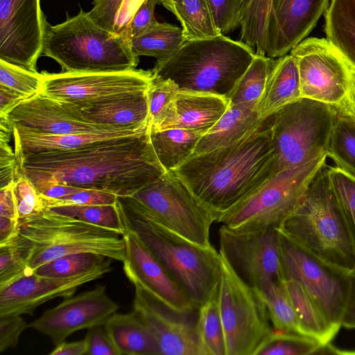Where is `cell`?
<instances>
[{"label":"cell","mask_w":355,"mask_h":355,"mask_svg":"<svg viewBox=\"0 0 355 355\" xmlns=\"http://www.w3.org/2000/svg\"><path fill=\"white\" fill-rule=\"evenodd\" d=\"M40 193L56 184L132 196L166 171L146 131L67 151L29 155L17 160Z\"/></svg>","instance_id":"obj_1"},{"label":"cell","mask_w":355,"mask_h":355,"mask_svg":"<svg viewBox=\"0 0 355 355\" xmlns=\"http://www.w3.org/2000/svg\"><path fill=\"white\" fill-rule=\"evenodd\" d=\"M270 121L271 115L237 142L191 156L172 171L216 222L276 175Z\"/></svg>","instance_id":"obj_2"},{"label":"cell","mask_w":355,"mask_h":355,"mask_svg":"<svg viewBox=\"0 0 355 355\" xmlns=\"http://www.w3.org/2000/svg\"><path fill=\"white\" fill-rule=\"evenodd\" d=\"M116 205L123 226L139 236L198 310L218 285L219 252L212 245L200 247L168 231L132 196H118Z\"/></svg>","instance_id":"obj_3"},{"label":"cell","mask_w":355,"mask_h":355,"mask_svg":"<svg viewBox=\"0 0 355 355\" xmlns=\"http://www.w3.org/2000/svg\"><path fill=\"white\" fill-rule=\"evenodd\" d=\"M256 55L242 41L220 35L187 40L171 57L156 61L154 75L173 80L180 90L215 94L229 99Z\"/></svg>","instance_id":"obj_4"},{"label":"cell","mask_w":355,"mask_h":355,"mask_svg":"<svg viewBox=\"0 0 355 355\" xmlns=\"http://www.w3.org/2000/svg\"><path fill=\"white\" fill-rule=\"evenodd\" d=\"M277 228L324 261L350 272L355 270V247L326 166L300 206Z\"/></svg>","instance_id":"obj_5"},{"label":"cell","mask_w":355,"mask_h":355,"mask_svg":"<svg viewBox=\"0 0 355 355\" xmlns=\"http://www.w3.org/2000/svg\"><path fill=\"white\" fill-rule=\"evenodd\" d=\"M42 54L67 73L129 71L139 62L129 35L103 28L81 8L64 22L49 26Z\"/></svg>","instance_id":"obj_6"},{"label":"cell","mask_w":355,"mask_h":355,"mask_svg":"<svg viewBox=\"0 0 355 355\" xmlns=\"http://www.w3.org/2000/svg\"><path fill=\"white\" fill-rule=\"evenodd\" d=\"M19 234L31 248L28 272L63 256L93 252L123 262L125 243L112 230L58 214L46 207L37 215L19 220Z\"/></svg>","instance_id":"obj_7"},{"label":"cell","mask_w":355,"mask_h":355,"mask_svg":"<svg viewBox=\"0 0 355 355\" xmlns=\"http://www.w3.org/2000/svg\"><path fill=\"white\" fill-rule=\"evenodd\" d=\"M327 153L299 166L283 170L217 222L238 233H250L278 226L303 201L318 173L326 166Z\"/></svg>","instance_id":"obj_8"},{"label":"cell","mask_w":355,"mask_h":355,"mask_svg":"<svg viewBox=\"0 0 355 355\" xmlns=\"http://www.w3.org/2000/svg\"><path fill=\"white\" fill-rule=\"evenodd\" d=\"M338 112L331 106L300 98L271 114L276 174L327 153Z\"/></svg>","instance_id":"obj_9"},{"label":"cell","mask_w":355,"mask_h":355,"mask_svg":"<svg viewBox=\"0 0 355 355\" xmlns=\"http://www.w3.org/2000/svg\"><path fill=\"white\" fill-rule=\"evenodd\" d=\"M218 298L225 355H256L274 331L265 302L245 282L219 250Z\"/></svg>","instance_id":"obj_10"},{"label":"cell","mask_w":355,"mask_h":355,"mask_svg":"<svg viewBox=\"0 0 355 355\" xmlns=\"http://www.w3.org/2000/svg\"><path fill=\"white\" fill-rule=\"evenodd\" d=\"M290 52L297 62L302 98L329 105L339 114L355 116L352 96L355 69L327 39H304Z\"/></svg>","instance_id":"obj_11"},{"label":"cell","mask_w":355,"mask_h":355,"mask_svg":"<svg viewBox=\"0 0 355 355\" xmlns=\"http://www.w3.org/2000/svg\"><path fill=\"white\" fill-rule=\"evenodd\" d=\"M132 197L168 231L200 247L211 246L209 232L215 216L173 172L165 173Z\"/></svg>","instance_id":"obj_12"},{"label":"cell","mask_w":355,"mask_h":355,"mask_svg":"<svg viewBox=\"0 0 355 355\" xmlns=\"http://www.w3.org/2000/svg\"><path fill=\"white\" fill-rule=\"evenodd\" d=\"M280 234L285 280L295 279L300 281L320 305L330 322L340 329L351 288V272L324 261Z\"/></svg>","instance_id":"obj_13"},{"label":"cell","mask_w":355,"mask_h":355,"mask_svg":"<svg viewBox=\"0 0 355 355\" xmlns=\"http://www.w3.org/2000/svg\"><path fill=\"white\" fill-rule=\"evenodd\" d=\"M42 93L76 110H86L111 99L149 89L152 70L50 73L42 71Z\"/></svg>","instance_id":"obj_14"},{"label":"cell","mask_w":355,"mask_h":355,"mask_svg":"<svg viewBox=\"0 0 355 355\" xmlns=\"http://www.w3.org/2000/svg\"><path fill=\"white\" fill-rule=\"evenodd\" d=\"M219 237L220 250L239 276L252 288L260 291L273 281L285 280L277 226L238 233L223 225Z\"/></svg>","instance_id":"obj_15"},{"label":"cell","mask_w":355,"mask_h":355,"mask_svg":"<svg viewBox=\"0 0 355 355\" xmlns=\"http://www.w3.org/2000/svg\"><path fill=\"white\" fill-rule=\"evenodd\" d=\"M49 26L40 0H0V60L37 71Z\"/></svg>","instance_id":"obj_16"},{"label":"cell","mask_w":355,"mask_h":355,"mask_svg":"<svg viewBox=\"0 0 355 355\" xmlns=\"http://www.w3.org/2000/svg\"><path fill=\"white\" fill-rule=\"evenodd\" d=\"M119 308L107 295L105 286L97 285L92 290L65 297L28 327L46 335L58 345L77 331L103 326Z\"/></svg>","instance_id":"obj_17"},{"label":"cell","mask_w":355,"mask_h":355,"mask_svg":"<svg viewBox=\"0 0 355 355\" xmlns=\"http://www.w3.org/2000/svg\"><path fill=\"white\" fill-rule=\"evenodd\" d=\"M133 285V310L153 334L160 355H206L192 314L176 312Z\"/></svg>","instance_id":"obj_18"},{"label":"cell","mask_w":355,"mask_h":355,"mask_svg":"<svg viewBox=\"0 0 355 355\" xmlns=\"http://www.w3.org/2000/svg\"><path fill=\"white\" fill-rule=\"evenodd\" d=\"M113 259L107 257L101 266L67 277H51L33 273L0 290V317L28 314L55 297L72 296L77 288L110 272Z\"/></svg>","instance_id":"obj_19"},{"label":"cell","mask_w":355,"mask_h":355,"mask_svg":"<svg viewBox=\"0 0 355 355\" xmlns=\"http://www.w3.org/2000/svg\"><path fill=\"white\" fill-rule=\"evenodd\" d=\"M123 227L125 243L123 270L132 284H139L176 312L193 314L198 311L180 285L139 236L131 230Z\"/></svg>","instance_id":"obj_20"},{"label":"cell","mask_w":355,"mask_h":355,"mask_svg":"<svg viewBox=\"0 0 355 355\" xmlns=\"http://www.w3.org/2000/svg\"><path fill=\"white\" fill-rule=\"evenodd\" d=\"M6 117L12 125L24 130L47 135L114 131L110 128L87 122L64 104L42 92L26 99Z\"/></svg>","instance_id":"obj_21"},{"label":"cell","mask_w":355,"mask_h":355,"mask_svg":"<svg viewBox=\"0 0 355 355\" xmlns=\"http://www.w3.org/2000/svg\"><path fill=\"white\" fill-rule=\"evenodd\" d=\"M329 0H272L269 58L286 55L325 12Z\"/></svg>","instance_id":"obj_22"},{"label":"cell","mask_w":355,"mask_h":355,"mask_svg":"<svg viewBox=\"0 0 355 355\" xmlns=\"http://www.w3.org/2000/svg\"><path fill=\"white\" fill-rule=\"evenodd\" d=\"M148 91L121 96L76 111L87 122L101 126L117 130H144L150 125Z\"/></svg>","instance_id":"obj_23"},{"label":"cell","mask_w":355,"mask_h":355,"mask_svg":"<svg viewBox=\"0 0 355 355\" xmlns=\"http://www.w3.org/2000/svg\"><path fill=\"white\" fill-rule=\"evenodd\" d=\"M149 127L140 130H105L65 135L41 134L14 128V150L18 160L26 155L71 150L105 139L139 134Z\"/></svg>","instance_id":"obj_24"},{"label":"cell","mask_w":355,"mask_h":355,"mask_svg":"<svg viewBox=\"0 0 355 355\" xmlns=\"http://www.w3.org/2000/svg\"><path fill=\"white\" fill-rule=\"evenodd\" d=\"M267 118L261 116L257 105H230L217 123L200 137L191 156L237 142L259 128Z\"/></svg>","instance_id":"obj_25"},{"label":"cell","mask_w":355,"mask_h":355,"mask_svg":"<svg viewBox=\"0 0 355 355\" xmlns=\"http://www.w3.org/2000/svg\"><path fill=\"white\" fill-rule=\"evenodd\" d=\"M230 105L227 98L212 93L179 90L175 128L205 132L220 119Z\"/></svg>","instance_id":"obj_26"},{"label":"cell","mask_w":355,"mask_h":355,"mask_svg":"<svg viewBox=\"0 0 355 355\" xmlns=\"http://www.w3.org/2000/svg\"><path fill=\"white\" fill-rule=\"evenodd\" d=\"M301 97L297 62L291 54L274 60L258 110L266 119Z\"/></svg>","instance_id":"obj_27"},{"label":"cell","mask_w":355,"mask_h":355,"mask_svg":"<svg viewBox=\"0 0 355 355\" xmlns=\"http://www.w3.org/2000/svg\"><path fill=\"white\" fill-rule=\"evenodd\" d=\"M103 327L120 355H160L155 337L134 310L114 313Z\"/></svg>","instance_id":"obj_28"},{"label":"cell","mask_w":355,"mask_h":355,"mask_svg":"<svg viewBox=\"0 0 355 355\" xmlns=\"http://www.w3.org/2000/svg\"><path fill=\"white\" fill-rule=\"evenodd\" d=\"M286 281L302 334L321 343L331 342L340 329L330 322L320 305L300 281L295 279Z\"/></svg>","instance_id":"obj_29"},{"label":"cell","mask_w":355,"mask_h":355,"mask_svg":"<svg viewBox=\"0 0 355 355\" xmlns=\"http://www.w3.org/2000/svg\"><path fill=\"white\" fill-rule=\"evenodd\" d=\"M240 40L257 55L268 56L272 0H239Z\"/></svg>","instance_id":"obj_30"},{"label":"cell","mask_w":355,"mask_h":355,"mask_svg":"<svg viewBox=\"0 0 355 355\" xmlns=\"http://www.w3.org/2000/svg\"><path fill=\"white\" fill-rule=\"evenodd\" d=\"M205 134L203 132L170 128L150 130V139L155 155L166 172H172L188 159Z\"/></svg>","instance_id":"obj_31"},{"label":"cell","mask_w":355,"mask_h":355,"mask_svg":"<svg viewBox=\"0 0 355 355\" xmlns=\"http://www.w3.org/2000/svg\"><path fill=\"white\" fill-rule=\"evenodd\" d=\"M324 19L327 40L355 69V0H331Z\"/></svg>","instance_id":"obj_32"},{"label":"cell","mask_w":355,"mask_h":355,"mask_svg":"<svg viewBox=\"0 0 355 355\" xmlns=\"http://www.w3.org/2000/svg\"><path fill=\"white\" fill-rule=\"evenodd\" d=\"M185 41L182 27L157 21L132 39L131 46L138 56H150L161 61L173 55Z\"/></svg>","instance_id":"obj_33"},{"label":"cell","mask_w":355,"mask_h":355,"mask_svg":"<svg viewBox=\"0 0 355 355\" xmlns=\"http://www.w3.org/2000/svg\"><path fill=\"white\" fill-rule=\"evenodd\" d=\"M178 85L171 79L155 78L148 91L150 130L174 128L178 121Z\"/></svg>","instance_id":"obj_34"},{"label":"cell","mask_w":355,"mask_h":355,"mask_svg":"<svg viewBox=\"0 0 355 355\" xmlns=\"http://www.w3.org/2000/svg\"><path fill=\"white\" fill-rule=\"evenodd\" d=\"M258 291L275 331L302 334L286 280L273 281Z\"/></svg>","instance_id":"obj_35"},{"label":"cell","mask_w":355,"mask_h":355,"mask_svg":"<svg viewBox=\"0 0 355 355\" xmlns=\"http://www.w3.org/2000/svg\"><path fill=\"white\" fill-rule=\"evenodd\" d=\"M173 13L181 23L186 41L222 34L215 23L207 0H180L175 6Z\"/></svg>","instance_id":"obj_36"},{"label":"cell","mask_w":355,"mask_h":355,"mask_svg":"<svg viewBox=\"0 0 355 355\" xmlns=\"http://www.w3.org/2000/svg\"><path fill=\"white\" fill-rule=\"evenodd\" d=\"M198 333L206 355H225V339L220 315L218 285L198 309Z\"/></svg>","instance_id":"obj_37"},{"label":"cell","mask_w":355,"mask_h":355,"mask_svg":"<svg viewBox=\"0 0 355 355\" xmlns=\"http://www.w3.org/2000/svg\"><path fill=\"white\" fill-rule=\"evenodd\" d=\"M274 59L256 54L241 77L230 98V105L259 104L261 99Z\"/></svg>","instance_id":"obj_38"},{"label":"cell","mask_w":355,"mask_h":355,"mask_svg":"<svg viewBox=\"0 0 355 355\" xmlns=\"http://www.w3.org/2000/svg\"><path fill=\"white\" fill-rule=\"evenodd\" d=\"M327 153L338 168L355 179V116L338 114Z\"/></svg>","instance_id":"obj_39"},{"label":"cell","mask_w":355,"mask_h":355,"mask_svg":"<svg viewBox=\"0 0 355 355\" xmlns=\"http://www.w3.org/2000/svg\"><path fill=\"white\" fill-rule=\"evenodd\" d=\"M31 248L19 234L9 243L0 245V290L19 279L31 275L28 262Z\"/></svg>","instance_id":"obj_40"},{"label":"cell","mask_w":355,"mask_h":355,"mask_svg":"<svg viewBox=\"0 0 355 355\" xmlns=\"http://www.w3.org/2000/svg\"><path fill=\"white\" fill-rule=\"evenodd\" d=\"M47 208L58 214L73 217L89 223L112 230L122 236L123 234L124 230L116 204L62 205Z\"/></svg>","instance_id":"obj_41"},{"label":"cell","mask_w":355,"mask_h":355,"mask_svg":"<svg viewBox=\"0 0 355 355\" xmlns=\"http://www.w3.org/2000/svg\"><path fill=\"white\" fill-rule=\"evenodd\" d=\"M322 344L318 340L307 336L274 330L256 355L315 354Z\"/></svg>","instance_id":"obj_42"},{"label":"cell","mask_w":355,"mask_h":355,"mask_svg":"<svg viewBox=\"0 0 355 355\" xmlns=\"http://www.w3.org/2000/svg\"><path fill=\"white\" fill-rule=\"evenodd\" d=\"M107 257L93 252H80L63 256L39 267L35 273L51 277H67L102 265Z\"/></svg>","instance_id":"obj_43"},{"label":"cell","mask_w":355,"mask_h":355,"mask_svg":"<svg viewBox=\"0 0 355 355\" xmlns=\"http://www.w3.org/2000/svg\"><path fill=\"white\" fill-rule=\"evenodd\" d=\"M44 74L0 60V86L19 94L25 99L42 92Z\"/></svg>","instance_id":"obj_44"},{"label":"cell","mask_w":355,"mask_h":355,"mask_svg":"<svg viewBox=\"0 0 355 355\" xmlns=\"http://www.w3.org/2000/svg\"><path fill=\"white\" fill-rule=\"evenodd\" d=\"M328 174L355 247V179L337 166L328 168Z\"/></svg>","instance_id":"obj_45"},{"label":"cell","mask_w":355,"mask_h":355,"mask_svg":"<svg viewBox=\"0 0 355 355\" xmlns=\"http://www.w3.org/2000/svg\"><path fill=\"white\" fill-rule=\"evenodd\" d=\"M13 191L19 220L37 215L46 208L43 197L20 169L13 182Z\"/></svg>","instance_id":"obj_46"},{"label":"cell","mask_w":355,"mask_h":355,"mask_svg":"<svg viewBox=\"0 0 355 355\" xmlns=\"http://www.w3.org/2000/svg\"><path fill=\"white\" fill-rule=\"evenodd\" d=\"M117 197L115 194L107 191L81 189L61 198L53 199L43 197V199L45 207H50L62 205H114L116 202Z\"/></svg>","instance_id":"obj_47"},{"label":"cell","mask_w":355,"mask_h":355,"mask_svg":"<svg viewBox=\"0 0 355 355\" xmlns=\"http://www.w3.org/2000/svg\"><path fill=\"white\" fill-rule=\"evenodd\" d=\"M215 23L223 35L239 26V0H207Z\"/></svg>","instance_id":"obj_48"},{"label":"cell","mask_w":355,"mask_h":355,"mask_svg":"<svg viewBox=\"0 0 355 355\" xmlns=\"http://www.w3.org/2000/svg\"><path fill=\"white\" fill-rule=\"evenodd\" d=\"M13 133L10 130H0V187L14 182L19 171V163L15 153L9 145Z\"/></svg>","instance_id":"obj_49"},{"label":"cell","mask_w":355,"mask_h":355,"mask_svg":"<svg viewBox=\"0 0 355 355\" xmlns=\"http://www.w3.org/2000/svg\"><path fill=\"white\" fill-rule=\"evenodd\" d=\"M123 0H94L88 12L97 25L114 33L117 16Z\"/></svg>","instance_id":"obj_50"},{"label":"cell","mask_w":355,"mask_h":355,"mask_svg":"<svg viewBox=\"0 0 355 355\" xmlns=\"http://www.w3.org/2000/svg\"><path fill=\"white\" fill-rule=\"evenodd\" d=\"M21 315L0 317V352L15 347L19 336L28 327Z\"/></svg>","instance_id":"obj_51"},{"label":"cell","mask_w":355,"mask_h":355,"mask_svg":"<svg viewBox=\"0 0 355 355\" xmlns=\"http://www.w3.org/2000/svg\"><path fill=\"white\" fill-rule=\"evenodd\" d=\"M87 351L89 355H120L112 340L101 325L88 329L85 336Z\"/></svg>","instance_id":"obj_52"},{"label":"cell","mask_w":355,"mask_h":355,"mask_svg":"<svg viewBox=\"0 0 355 355\" xmlns=\"http://www.w3.org/2000/svg\"><path fill=\"white\" fill-rule=\"evenodd\" d=\"M159 0H145L135 12L128 26V32L132 39L146 31L157 21L154 16L156 5Z\"/></svg>","instance_id":"obj_53"},{"label":"cell","mask_w":355,"mask_h":355,"mask_svg":"<svg viewBox=\"0 0 355 355\" xmlns=\"http://www.w3.org/2000/svg\"><path fill=\"white\" fill-rule=\"evenodd\" d=\"M145 0H123L114 26V34H128V26L135 12ZM131 39V38H130Z\"/></svg>","instance_id":"obj_54"},{"label":"cell","mask_w":355,"mask_h":355,"mask_svg":"<svg viewBox=\"0 0 355 355\" xmlns=\"http://www.w3.org/2000/svg\"><path fill=\"white\" fill-rule=\"evenodd\" d=\"M0 216L19 220L13 182L0 189Z\"/></svg>","instance_id":"obj_55"},{"label":"cell","mask_w":355,"mask_h":355,"mask_svg":"<svg viewBox=\"0 0 355 355\" xmlns=\"http://www.w3.org/2000/svg\"><path fill=\"white\" fill-rule=\"evenodd\" d=\"M24 100L26 99L19 94L0 86V116H6Z\"/></svg>","instance_id":"obj_56"},{"label":"cell","mask_w":355,"mask_h":355,"mask_svg":"<svg viewBox=\"0 0 355 355\" xmlns=\"http://www.w3.org/2000/svg\"><path fill=\"white\" fill-rule=\"evenodd\" d=\"M351 288L342 319V327L355 329V270L351 272Z\"/></svg>","instance_id":"obj_57"},{"label":"cell","mask_w":355,"mask_h":355,"mask_svg":"<svg viewBox=\"0 0 355 355\" xmlns=\"http://www.w3.org/2000/svg\"><path fill=\"white\" fill-rule=\"evenodd\" d=\"M19 235V220L0 216V245H5Z\"/></svg>","instance_id":"obj_58"},{"label":"cell","mask_w":355,"mask_h":355,"mask_svg":"<svg viewBox=\"0 0 355 355\" xmlns=\"http://www.w3.org/2000/svg\"><path fill=\"white\" fill-rule=\"evenodd\" d=\"M87 351L85 338L74 342L63 341L56 345L55 348L49 353L50 355H83Z\"/></svg>","instance_id":"obj_59"},{"label":"cell","mask_w":355,"mask_h":355,"mask_svg":"<svg viewBox=\"0 0 355 355\" xmlns=\"http://www.w3.org/2000/svg\"><path fill=\"white\" fill-rule=\"evenodd\" d=\"M81 189L67 184H56L44 189L40 194L42 197L58 199L76 193Z\"/></svg>","instance_id":"obj_60"},{"label":"cell","mask_w":355,"mask_h":355,"mask_svg":"<svg viewBox=\"0 0 355 355\" xmlns=\"http://www.w3.org/2000/svg\"><path fill=\"white\" fill-rule=\"evenodd\" d=\"M315 354L355 355V350L342 349L335 347L331 342L322 343Z\"/></svg>","instance_id":"obj_61"},{"label":"cell","mask_w":355,"mask_h":355,"mask_svg":"<svg viewBox=\"0 0 355 355\" xmlns=\"http://www.w3.org/2000/svg\"><path fill=\"white\" fill-rule=\"evenodd\" d=\"M180 0H159L160 4L173 12L174 7Z\"/></svg>","instance_id":"obj_62"},{"label":"cell","mask_w":355,"mask_h":355,"mask_svg":"<svg viewBox=\"0 0 355 355\" xmlns=\"http://www.w3.org/2000/svg\"><path fill=\"white\" fill-rule=\"evenodd\" d=\"M352 96L355 106V69L352 73Z\"/></svg>","instance_id":"obj_63"}]
</instances>
